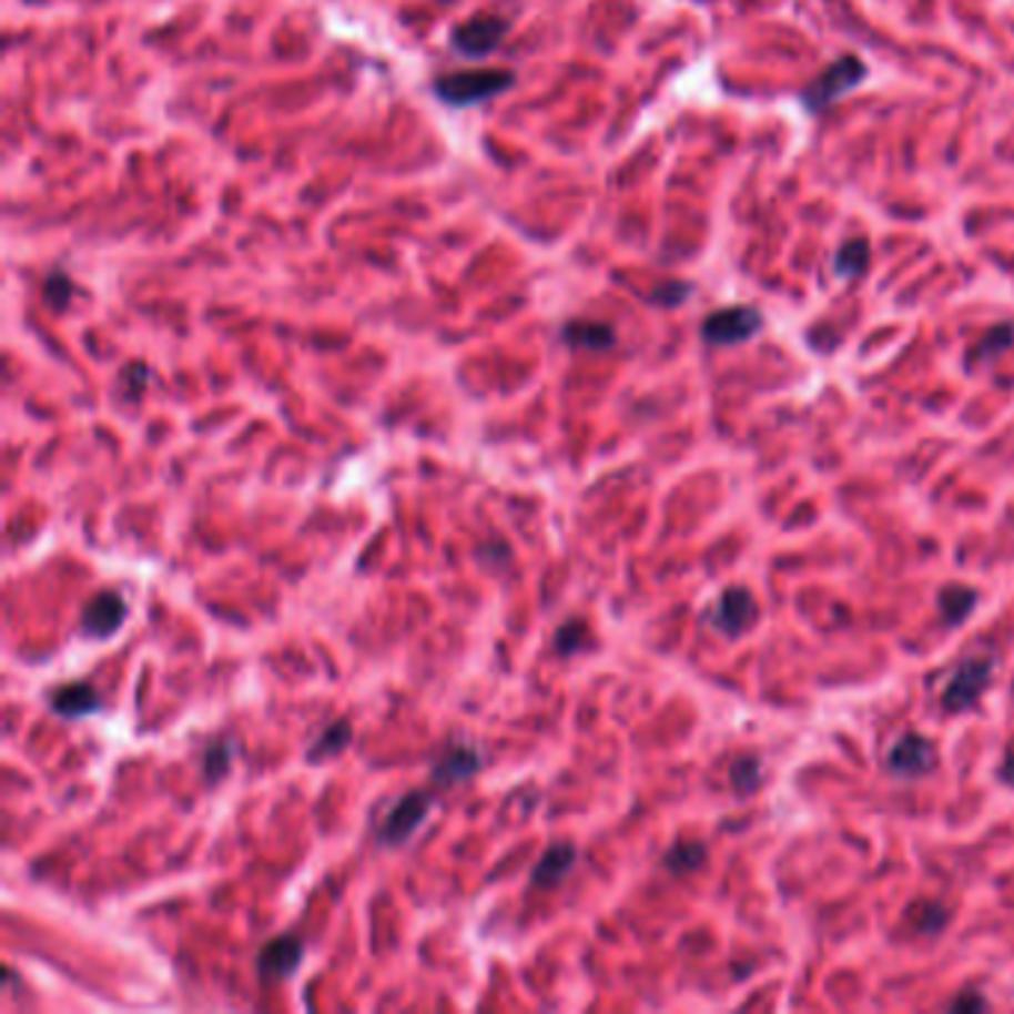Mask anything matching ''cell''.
Wrapping results in <instances>:
<instances>
[{
    "instance_id": "obj_6",
    "label": "cell",
    "mask_w": 1014,
    "mask_h": 1014,
    "mask_svg": "<svg viewBox=\"0 0 1014 1014\" xmlns=\"http://www.w3.org/2000/svg\"><path fill=\"white\" fill-rule=\"evenodd\" d=\"M428 810H432V794L428 791H410L405 794L391 812H387V819L382 824V839L387 845H402V842H408L417 828L426 821Z\"/></svg>"
},
{
    "instance_id": "obj_9",
    "label": "cell",
    "mask_w": 1014,
    "mask_h": 1014,
    "mask_svg": "<svg viewBox=\"0 0 1014 1014\" xmlns=\"http://www.w3.org/2000/svg\"><path fill=\"white\" fill-rule=\"evenodd\" d=\"M301 955H304V946H301L298 937H274L268 940L265 946H262L260 959H256V967H260V976L265 978H286L295 973V967L301 964Z\"/></svg>"
},
{
    "instance_id": "obj_3",
    "label": "cell",
    "mask_w": 1014,
    "mask_h": 1014,
    "mask_svg": "<svg viewBox=\"0 0 1014 1014\" xmlns=\"http://www.w3.org/2000/svg\"><path fill=\"white\" fill-rule=\"evenodd\" d=\"M509 37V21L497 16V12H476L470 19H465L453 30L449 45L453 51L470 60H483V57L494 54L503 45V39Z\"/></svg>"
},
{
    "instance_id": "obj_16",
    "label": "cell",
    "mask_w": 1014,
    "mask_h": 1014,
    "mask_svg": "<svg viewBox=\"0 0 1014 1014\" xmlns=\"http://www.w3.org/2000/svg\"><path fill=\"white\" fill-rule=\"evenodd\" d=\"M706 856L708 851L699 839H681V842H676L670 848V854L663 856V863L676 875H688V872H697L699 865L706 863Z\"/></svg>"
},
{
    "instance_id": "obj_23",
    "label": "cell",
    "mask_w": 1014,
    "mask_h": 1014,
    "mask_svg": "<svg viewBox=\"0 0 1014 1014\" xmlns=\"http://www.w3.org/2000/svg\"><path fill=\"white\" fill-rule=\"evenodd\" d=\"M587 642H589L587 625L577 622L575 619V622H566L562 628H559L557 640H554V649H557L559 655H575V651L584 649Z\"/></svg>"
},
{
    "instance_id": "obj_8",
    "label": "cell",
    "mask_w": 1014,
    "mask_h": 1014,
    "mask_svg": "<svg viewBox=\"0 0 1014 1014\" xmlns=\"http://www.w3.org/2000/svg\"><path fill=\"white\" fill-rule=\"evenodd\" d=\"M711 622L720 633L727 637H741V633L756 622V601L753 596L741 587L727 589L717 598L714 610H711Z\"/></svg>"
},
{
    "instance_id": "obj_13",
    "label": "cell",
    "mask_w": 1014,
    "mask_h": 1014,
    "mask_svg": "<svg viewBox=\"0 0 1014 1014\" xmlns=\"http://www.w3.org/2000/svg\"><path fill=\"white\" fill-rule=\"evenodd\" d=\"M575 860H577V851L571 845H566V842H559V845L548 848V851L541 854L539 863H536V869H533V884L557 886L559 881L571 872Z\"/></svg>"
},
{
    "instance_id": "obj_20",
    "label": "cell",
    "mask_w": 1014,
    "mask_h": 1014,
    "mask_svg": "<svg viewBox=\"0 0 1014 1014\" xmlns=\"http://www.w3.org/2000/svg\"><path fill=\"white\" fill-rule=\"evenodd\" d=\"M348 741H352V729H348V723H345V720H336L334 727H327L325 736L318 738L316 744L310 747L307 756L313 759V762H318L322 756L339 753L343 747H348Z\"/></svg>"
},
{
    "instance_id": "obj_12",
    "label": "cell",
    "mask_w": 1014,
    "mask_h": 1014,
    "mask_svg": "<svg viewBox=\"0 0 1014 1014\" xmlns=\"http://www.w3.org/2000/svg\"><path fill=\"white\" fill-rule=\"evenodd\" d=\"M479 753H476L474 747H449L444 759L435 764V771H432V782L435 785H453V782H462L467 777H474L479 771Z\"/></svg>"
},
{
    "instance_id": "obj_15",
    "label": "cell",
    "mask_w": 1014,
    "mask_h": 1014,
    "mask_svg": "<svg viewBox=\"0 0 1014 1014\" xmlns=\"http://www.w3.org/2000/svg\"><path fill=\"white\" fill-rule=\"evenodd\" d=\"M978 601V592L970 587H961V584H950L946 589H940L937 596V607H940V619L955 628V625L967 622L970 614H973V607Z\"/></svg>"
},
{
    "instance_id": "obj_1",
    "label": "cell",
    "mask_w": 1014,
    "mask_h": 1014,
    "mask_svg": "<svg viewBox=\"0 0 1014 1014\" xmlns=\"http://www.w3.org/2000/svg\"><path fill=\"white\" fill-rule=\"evenodd\" d=\"M515 87V72L509 69H465L435 78V95L449 108H474L494 95L509 93Z\"/></svg>"
},
{
    "instance_id": "obj_14",
    "label": "cell",
    "mask_w": 1014,
    "mask_h": 1014,
    "mask_svg": "<svg viewBox=\"0 0 1014 1014\" xmlns=\"http://www.w3.org/2000/svg\"><path fill=\"white\" fill-rule=\"evenodd\" d=\"M51 708L60 717H87L99 708V693L90 685H65L51 693Z\"/></svg>"
},
{
    "instance_id": "obj_26",
    "label": "cell",
    "mask_w": 1014,
    "mask_h": 1014,
    "mask_svg": "<svg viewBox=\"0 0 1014 1014\" xmlns=\"http://www.w3.org/2000/svg\"><path fill=\"white\" fill-rule=\"evenodd\" d=\"M146 382H150V369L143 364H129L122 369V396L129 402L140 399V393L146 391Z\"/></svg>"
},
{
    "instance_id": "obj_5",
    "label": "cell",
    "mask_w": 1014,
    "mask_h": 1014,
    "mask_svg": "<svg viewBox=\"0 0 1014 1014\" xmlns=\"http://www.w3.org/2000/svg\"><path fill=\"white\" fill-rule=\"evenodd\" d=\"M991 679H994V658L982 655V658H970V661L961 663L959 670L952 672L946 690H943L946 711H964V708L976 706Z\"/></svg>"
},
{
    "instance_id": "obj_19",
    "label": "cell",
    "mask_w": 1014,
    "mask_h": 1014,
    "mask_svg": "<svg viewBox=\"0 0 1014 1014\" xmlns=\"http://www.w3.org/2000/svg\"><path fill=\"white\" fill-rule=\"evenodd\" d=\"M729 782L738 794H753L762 785V762L756 756H741L729 768Z\"/></svg>"
},
{
    "instance_id": "obj_22",
    "label": "cell",
    "mask_w": 1014,
    "mask_h": 1014,
    "mask_svg": "<svg viewBox=\"0 0 1014 1014\" xmlns=\"http://www.w3.org/2000/svg\"><path fill=\"white\" fill-rule=\"evenodd\" d=\"M233 750H235L233 738H221V741H214V744L205 750L203 768H205V777H209V780H217V777H224V773L230 771Z\"/></svg>"
},
{
    "instance_id": "obj_11",
    "label": "cell",
    "mask_w": 1014,
    "mask_h": 1014,
    "mask_svg": "<svg viewBox=\"0 0 1014 1014\" xmlns=\"http://www.w3.org/2000/svg\"><path fill=\"white\" fill-rule=\"evenodd\" d=\"M562 343L571 348H587V352H607L616 345V331L607 322L575 318L562 325Z\"/></svg>"
},
{
    "instance_id": "obj_25",
    "label": "cell",
    "mask_w": 1014,
    "mask_h": 1014,
    "mask_svg": "<svg viewBox=\"0 0 1014 1014\" xmlns=\"http://www.w3.org/2000/svg\"><path fill=\"white\" fill-rule=\"evenodd\" d=\"M690 298V283H679V280H672V283H661V286L655 288L649 295L651 304H658V307H679L685 301Z\"/></svg>"
},
{
    "instance_id": "obj_27",
    "label": "cell",
    "mask_w": 1014,
    "mask_h": 1014,
    "mask_svg": "<svg viewBox=\"0 0 1014 1014\" xmlns=\"http://www.w3.org/2000/svg\"><path fill=\"white\" fill-rule=\"evenodd\" d=\"M987 1003L978 994H961L955 1003H950V1012H985Z\"/></svg>"
},
{
    "instance_id": "obj_2",
    "label": "cell",
    "mask_w": 1014,
    "mask_h": 1014,
    "mask_svg": "<svg viewBox=\"0 0 1014 1014\" xmlns=\"http://www.w3.org/2000/svg\"><path fill=\"white\" fill-rule=\"evenodd\" d=\"M865 65L860 57H842L833 65H828L812 84H807V90L801 93V102L807 111H828L830 104L842 99L845 93H851L854 87H860L865 81Z\"/></svg>"
},
{
    "instance_id": "obj_24",
    "label": "cell",
    "mask_w": 1014,
    "mask_h": 1014,
    "mask_svg": "<svg viewBox=\"0 0 1014 1014\" xmlns=\"http://www.w3.org/2000/svg\"><path fill=\"white\" fill-rule=\"evenodd\" d=\"M913 925L922 931V934H937V931L946 929V911L934 902H920L913 907Z\"/></svg>"
},
{
    "instance_id": "obj_18",
    "label": "cell",
    "mask_w": 1014,
    "mask_h": 1014,
    "mask_svg": "<svg viewBox=\"0 0 1014 1014\" xmlns=\"http://www.w3.org/2000/svg\"><path fill=\"white\" fill-rule=\"evenodd\" d=\"M1012 345H1014V325H1008V322H1005V325L991 327V331H987V334L982 336V339H978L976 348L970 352V366L985 364V361H994L996 354H1003L1005 348H1012Z\"/></svg>"
},
{
    "instance_id": "obj_17",
    "label": "cell",
    "mask_w": 1014,
    "mask_h": 1014,
    "mask_svg": "<svg viewBox=\"0 0 1014 1014\" xmlns=\"http://www.w3.org/2000/svg\"><path fill=\"white\" fill-rule=\"evenodd\" d=\"M869 260H872V247L865 239H851L836 251V274L839 277H860L865 268H869Z\"/></svg>"
},
{
    "instance_id": "obj_29",
    "label": "cell",
    "mask_w": 1014,
    "mask_h": 1014,
    "mask_svg": "<svg viewBox=\"0 0 1014 1014\" xmlns=\"http://www.w3.org/2000/svg\"><path fill=\"white\" fill-rule=\"evenodd\" d=\"M438 3H453V0H438Z\"/></svg>"
},
{
    "instance_id": "obj_10",
    "label": "cell",
    "mask_w": 1014,
    "mask_h": 1014,
    "mask_svg": "<svg viewBox=\"0 0 1014 1014\" xmlns=\"http://www.w3.org/2000/svg\"><path fill=\"white\" fill-rule=\"evenodd\" d=\"M122 622H125V605H122V598L113 596V592H99V596L87 605L84 616H81L84 631L93 633V637H111Z\"/></svg>"
},
{
    "instance_id": "obj_28",
    "label": "cell",
    "mask_w": 1014,
    "mask_h": 1014,
    "mask_svg": "<svg viewBox=\"0 0 1014 1014\" xmlns=\"http://www.w3.org/2000/svg\"><path fill=\"white\" fill-rule=\"evenodd\" d=\"M1000 780L1014 789V744L1008 747V753H1005L1003 764H1000Z\"/></svg>"
},
{
    "instance_id": "obj_7",
    "label": "cell",
    "mask_w": 1014,
    "mask_h": 1014,
    "mask_svg": "<svg viewBox=\"0 0 1014 1014\" xmlns=\"http://www.w3.org/2000/svg\"><path fill=\"white\" fill-rule=\"evenodd\" d=\"M890 771L895 777H922V773H931L937 768V750L931 744L929 738L922 736H904L899 738L890 750Z\"/></svg>"
},
{
    "instance_id": "obj_21",
    "label": "cell",
    "mask_w": 1014,
    "mask_h": 1014,
    "mask_svg": "<svg viewBox=\"0 0 1014 1014\" xmlns=\"http://www.w3.org/2000/svg\"><path fill=\"white\" fill-rule=\"evenodd\" d=\"M72 280L65 277L63 271H54V274H48L45 286H42V298L54 313H63L69 304H72Z\"/></svg>"
},
{
    "instance_id": "obj_4",
    "label": "cell",
    "mask_w": 1014,
    "mask_h": 1014,
    "mask_svg": "<svg viewBox=\"0 0 1014 1014\" xmlns=\"http://www.w3.org/2000/svg\"><path fill=\"white\" fill-rule=\"evenodd\" d=\"M764 318L756 307L717 310L702 322V339L708 345H741L750 343L762 331Z\"/></svg>"
}]
</instances>
